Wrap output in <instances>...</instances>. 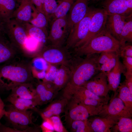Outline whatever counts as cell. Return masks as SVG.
<instances>
[{"mask_svg": "<svg viewBox=\"0 0 132 132\" xmlns=\"http://www.w3.org/2000/svg\"><path fill=\"white\" fill-rule=\"evenodd\" d=\"M19 56L0 65V91L11 90L23 83H34L31 62Z\"/></svg>", "mask_w": 132, "mask_h": 132, "instance_id": "1", "label": "cell"}, {"mask_svg": "<svg viewBox=\"0 0 132 132\" xmlns=\"http://www.w3.org/2000/svg\"><path fill=\"white\" fill-rule=\"evenodd\" d=\"M98 54L84 58L73 55L67 64L70 71V75L64 88L81 86L100 72V65L98 62Z\"/></svg>", "mask_w": 132, "mask_h": 132, "instance_id": "2", "label": "cell"}, {"mask_svg": "<svg viewBox=\"0 0 132 132\" xmlns=\"http://www.w3.org/2000/svg\"><path fill=\"white\" fill-rule=\"evenodd\" d=\"M121 44L105 28L93 37L85 45L72 50L73 55L82 56L99 54L106 51L119 53Z\"/></svg>", "mask_w": 132, "mask_h": 132, "instance_id": "3", "label": "cell"}, {"mask_svg": "<svg viewBox=\"0 0 132 132\" xmlns=\"http://www.w3.org/2000/svg\"><path fill=\"white\" fill-rule=\"evenodd\" d=\"M8 110L4 115L10 127L18 132H38V127L33 122L31 110H21L15 108L11 104L7 105Z\"/></svg>", "mask_w": 132, "mask_h": 132, "instance_id": "4", "label": "cell"}, {"mask_svg": "<svg viewBox=\"0 0 132 132\" xmlns=\"http://www.w3.org/2000/svg\"><path fill=\"white\" fill-rule=\"evenodd\" d=\"M64 98L85 105L103 107L109 102L110 98L99 97L85 88L80 86L64 88Z\"/></svg>", "mask_w": 132, "mask_h": 132, "instance_id": "5", "label": "cell"}, {"mask_svg": "<svg viewBox=\"0 0 132 132\" xmlns=\"http://www.w3.org/2000/svg\"><path fill=\"white\" fill-rule=\"evenodd\" d=\"M1 25L10 40L25 56L26 44L29 36L23 24L12 18Z\"/></svg>", "mask_w": 132, "mask_h": 132, "instance_id": "6", "label": "cell"}, {"mask_svg": "<svg viewBox=\"0 0 132 132\" xmlns=\"http://www.w3.org/2000/svg\"><path fill=\"white\" fill-rule=\"evenodd\" d=\"M103 107L85 105L68 100L65 109L66 120L70 124L74 121L88 119L89 117L98 115Z\"/></svg>", "mask_w": 132, "mask_h": 132, "instance_id": "7", "label": "cell"}, {"mask_svg": "<svg viewBox=\"0 0 132 132\" xmlns=\"http://www.w3.org/2000/svg\"><path fill=\"white\" fill-rule=\"evenodd\" d=\"M65 46L58 47L49 44L44 45L35 57L43 58L50 64L56 65L67 64L72 55Z\"/></svg>", "mask_w": 132, "mask_h": 132, "instance_id": "8", "label": "cell"}, {"mask_svg": "<svg viewBox=\"0 0 132 132\" xmlns=\"http://www.w3.org/2000/svg\"><path fill=\"white\" fill-rule=\"evenodd\" d=\"M94 10L89 8L84 17L75 25L70 31L65 46L68 50L73 49L76 45L87 36L89 22Z\"/></svg>", "mask_w": 132, "mask_h": 132, "instance_id": "9", "label": "cell"}, {"mask_svg": "<svg viewBox=\"0 0 132 132\" xmlns=\"http://www.w3.org/2000/svg\"><path fill=\"white\" fill-rule=\"evenodd\" d=\"M69 32L67 15L55 20L51 23L47 41L52 45L58 47H63Z\"/></svg>", "mask_w": 132, "mask_h": 132, "instance_id": "10", "label": "cell"}, {"mask_svg": "<svg viewBox=\"0 0 132 132\" xmlns=\"http://www.w3.org/2000/svg\"><path fill=\"white\" fill-rule=\"evenodd\" d=\"M107 16V13L102 8L95 9L89 22L87 36L74 49L86 45L93 37L104 29Z\"/></svg>", "mask_w": 132, "mask_h": 132, "instance_id": "11", "label": "cell"}, {"mask_svg": "<svg viewBox=\"0 0 132 132\" xmlns=\"http://www.w3.org/2000/svg\"><path fill=\"white\" fill-rule=\"evenodd\" d=\"M114 93L113 97L105 105L98 116H109L118 121L121 117L132 118V113L125 106L122 101Z\"/></svg>", "mask_w": 132, "mask_h": 132, "instance_id": "12", "label": "cell"}, {"mask_svg": "<svg viewBox=\"0 0 132 132\" xmlns=\"http://www.w3.org/2000/svg\"><path fill=\"white\" fill-rule=\"evenodd\" d=\"M82 86L99 97L109 96L110 91L106 74L100 72L85 83Z\"/></svg>", "mask_w": 132, "mask_h": 132, "instance_id": "13", "label": "cell"}, {"mask_svg": "<svg viewBox=\"0 0 132 132\" xmlns=\"http://www.w3.org/2000/svg\"><path fill=\"white\" fill-rule=\"evenodd\" d=\"M103 9L107 13L117 14L128 16L132 14V0H103Z\"/></svg>", "mask_w": 132, "mask_h": 132, "instance_id": "14", "label": "cell"}, {"mask_svg": "<svg viewBox=\"0 0 132 132\" xmlns=\"http://www.w3.org/2000/svg\"><path fill=\"white\" fill-rule=\"evenodd\" d=\"M90 0H75L67 14L68 26L70 32L74 26L82 19L89 8Z\"/></svg>", "mask_w": 132, "mask_h": 132, "instance_id": "15", "label": "cell"}, {"mask_svg": "<svg viewBox=\"0 0 132 132\" xmlns=\"http://www.w3.org/2000/svg\"><path fill=\"white\" fill-rule=\"evenodd\" d=\"M21 53L9 40L1 27H0V65L19 56Z\"/></svg>", "mask_w": 132, "mask_h": 132, "instance_id": "16", "label": "cell"}, {"mask_svg": "<svg viewBox=\"0 0 132 132\" xmlns=\"http://www.w3.org/2000/svg\"><path fill=\"white\" fill-rule=\"evenodd\" d=\"M128 16L117 14H107L105 28L119 41L122 31Z\"/></svg>", "mask_w": 132, "mask_h": 132, "instance_id": "17", "label": "cell"}, {"mask_svg": "<svg viewBox=\"0 0 132 132\" xmlns=\"http://www.w3.org/2000/svg\"><path fill=\"white\" fill-rule=\"evenodd\" d=\"M19 4L16 8L12 18L22 24L28 23L31 19L34 6L32 0H18Z\"/></svg>", "mask_w": 132, "mask_h": 132, "instance_id": "18", "label": "cell"}, {"mask_svg": "<svg viewBox=\"0 0 132 132\" xmlns=\"http://www.w3.org/2000/svg\"><path fill=\"white\" fill-rule=\"evenodd\" d=\"M119 53L117 55L116 63L114 67L106 74L108 85L110 90L115 93L120 84L121 74L126 71L125 67L120 59Z\"/></svg>", "mask_w": 132, "mask_h": 132, "instance_id": "19", "label": "cell"}, {"mask_svg": "<svg viewBox=\"0 0 132 132\" xmlns=\"http://www.w3.org/2000/svg\"><path fill=\"white\" fill-rule=\"evenodd\" d=\"M34 83H26L20 84L11 90L9 95L11 97L39 101L35 88L34 87Z\"/></svg>", "mask_w": 132, "mask_h": 132, "instance_id": "20", "label": "cell"}, {"mask_svg": "<svg viewBox=\"0 0 132 132\" xmlns=\"http://www.w3.org/2000/svg\"><path fill=\"white\" fill-rule=\"evenodd\" d=\"M88 121L94 132H111L118 120L109 116L95 117Z\"/></svg>", "mask_w": 132, "mask_h": 132, "instance_id": "21", "label": "cell"}, {"mask_svg": "<svg viewBox=\"0 0 132 132\" xmlns=\"http://www.w3.org/2000/svg\"><path fill=\"white\" fill-rule=\"evenodd\" d=\"M68 100L63 98L53 102L40 113L44 120L51 117L58 116L63 111L68 104Z\"/></svg>", "mask_w": 132, "mask_h": 132, "instance_id": "22", "label": "cell"}, {"mask_svg": "<svg viewBox=\"0 0 132 132\" xmlns=\"http://www.w3.org/2000/svg\"><path fill=\"white\" fill-rule=\"evenodd\" d=\"M70 75V71L67 65H61L56 71L53 82L56 92L65 87L69 81Z\"/></svg>", "mask_w": 132, "mask_h": 132, "instance_id": "23", "label": "cell"}, {"mask_svg": "<svg viewBox=\"0 0 132 132\" xmlns=\"http://www.w3.org/2000/svg\"><path fill=\"white\" fill-rule=\"evenodd\" d=\"M16 5L14 0H0V22L1 24L12 18Z\"/></svg>", "mask_w": 132, "mask_h": 132, "instance_id": "24", "label": "cell"}, {"mask_svg": "<svg viewBox=\"0 0 132 132\" xmlns=\"http://www.w3.org/2000/svg\"><path fill=\"white\" fill-rule=\"evenodd\" d=\"M15 108L21 110H33L38 105V101L35 100L29 99L12 97L9 95L6 99Z\"/></svg>", "mask_w": 132, "mask_h": 132, "instance_id": "25", "label": "cell"}, {"mask_svg": "<svg viewBox=\"0 0 132 132\" xmlns=\"http://www.w3.org/2000/svg\"><path fill=\"white\" fill-rule=\"evenodd\" d=\"M35 88L39 99V105L46 104L50 101L56 92L54 90L48 88L43 82L37 83Z\"/></svg>", "mask_w": 132, "mask_h": 132, "instance_id": "26", "label": "cell"}, {"mask_svg": "<svg viewBox=\"0 0 132 132\" xmlns=\"http://www.w3.org/2000/svg\"><path fill=\"white\" fill-rule=\"evenodd\" d=\"M23 24L29 36L35 39L43 46L45 45V44L47 41L48 34L29 22Z\"/></svg>", "mask_w": 132, "mask_h": 132, "instance_id": "27", "label": "cell"}, {"mask_svg": "<svg viewBox=\"0 0 132 132\" xmlns=\"http://www.w3.org/2000/svg\"><path fill=\"white\" fill-rule=\"evenodd\" d=\"M75 0H61L54 14L50 17L49 22L51 23L55 20L64 17L67 14Z\"/></svg>", "mask_w": 132, "mask_h": 132, "instance_id": "28", "label": "cell"}, {"mask_svg": "<svg viewBox=\"0 0 132 132\" xmlns=\"http://www.w3.org/2000/svg\"><path fill=\"white\" fill-rule=\"evenodd\" d=\"M33 10L32 18L29 23L41 29L48 34L47 28L49 22L47 17L44 13L37 10L35 6Z\"/></svg>", "mask_w": 132, "mask_h": 132, "instance_id": "29", "label": "cell"}, {"mask_svg": "<svg viewBox=\"0 0 132 132\" xmlns=\"http://www.w3.org/2000/svg\"><path fill=\"white\" fill-rule=\"evenodd\" d=\"M117 91V97L122 101L126 107L132 113V94L124 82L120 83Z\"/></svg>", "mask_w": 132, "mask_h": 132, "instance_id": "30", "label": "cell"}, {"mask_svg": "<svg viewBox=\"0 0 132 132\" xmlns=\"http://www.w3.org/2000/svg\"><path fill=\"white\" fill-rule=\"evenodd\" d=\"M121 44L132 42V14L128 16L122 31L119 40Z\"/></svg>", "mask_w": 132, "mask_h": 132, "instance_id": "31", "label": "cell"}, {"mask_svg": "<svg viewBox=\"0 0 132 132\" xmlns=\"http://www.w3.org/2000/svg\"><path fill=\"white\" fill-rule=\"evenodd\" d=\"M112 131L114 132H132V118H121L112 128Z\"/></svg>", "mask_w": 132, "mask_h": 132, "instance_id": "32", "label": "cell"}, {"mask_svg": "<svg viewBox=\"0 0 132 132\" xmlns=\"http://www.w3.org/2000/svg\"><path fill=\"white\" fill-rule=\"evenodd\" d=\"M71 131L74 132H94L88 119L72 121L70 124Z\"/></svg>", "mask_w": 132, "mask_h": 132, "instance_id": "33", "label": "cell"}, {"mask_svg": "<svg viewBox=\"0 0 132 132\" xmlns=\"http://www.w3.org/2000/svg\"><path fill=\"white\" fill-rule=\"evenodd\" d=\"M57 6L56 0H44L43 11L48 21L50 17L55 12Z\"/></svg>", "mask_w": 132, "mask_h": 132, "instance_id": "34", "label": "cell"}, {"mask_svg": "<svg viewBox=\"0 0 132 132\" xmlns=\"http://www.w3.org/2000/svg\"><path fill=\"white\" fill-rule=\"evenodd\" d=\"M121 44L119 52L120 57L122 58L125 57H132V45L131 43L126 42Z\"/></svg>", "mask_w": 132, "mask_h": 132, "instance_id": "35", "label": "cell"}, {"mask_svg": "<svg viewBox=\"0 0 132 132\" xmlns=\"http://www.w3.org/2000/svg\"><path fill=\"white\" fill-rule=\"evenodd\" d=\"M118 53H119L112 51H106L101 53L98 56V62L100 65L103 64L116 55Z\"/></svg>", "mask_w": 132, "mask_h": 132, "instance_id": "36", "label": "cell"}, {"mask_svg": "<svg viewBox=\"0 0 132 132\" xmlns=\"http://www.w3.org/2000/svg\"><path fill=\"white\" fill-rule=\"evenodd\" d=\"M117 54L105 63L100 65V72H105L107 74L112 69L116 64Z\"/></svg>", "mask_w": 132, "mask_h": 132, "instance_id": "37", "label": "cell"}, {"mask_svg": "<svg viewBox=\"0 0 132 132\" xmlns=\"http://www.w3.org/2000/svg\"><path fill=\"white\" fill-rule=\"evenodd\" d=\"M48 119H50L52 123L54 130L58 132H66L60 118L58 116H53Z\"/></svg>", "mask_w": 132, "mask_h": 132, "instance_id": "38", "label": "cell"}, {"mask_svg": "<svg viewBox=\"0 0 132 132\" xmlns=\"http://www.w3.org/2000/svg\"><path fill=\"white\" fill-rule=\"evenodd\" d=\"M122 58V64L126 69V72L132 73V57H125Z\"/></svg>", "mask_w": 132, "mask_h": 132, "instance_id": "39", "label": "cell"}, {"mask_svg": "<svg viewBox=\"0 0 132 132\" xmlns=\"http://www.w3.org/2000/svg\"><path fill=\"white\" fill-rule=\"evenodd\" d=\"M123 75L125 78L124 82L132 94V73H127L125 72Z\"/></svg>", "mask_w": 132, "mask_h": 132, "instance_id": "40", "label": "cell"}, {"mask_svg": "<svg viewBox=\"0 0 132 132\" xmlns=\"http://www.w3.org/2000/svg\"><path fill=\"white\" fill-rule=\"evenodd\" d=\"M32 3L38 11L44 13L43 6L44 0H32Z\"/></svg>", "mask_w": 132, "mask_h": 132, "instance_id": "41", "label": "cell"}, {"mask_svg": "<svg viewBox=\"0 0 132 132\" xmlns=\"http://www.w3.org/2000/svg\"><path fill=\"white\" fill-rule=\"evenodd\" d=\"M41 127L44 132H52L54 130V128L51 123L47 120H44Z\"/></svg>", "mask_w": 132, "mask_h": 132, "instance_id": "42", "label": "cell"}, {"mask_svg": "<svg viewBox=\"0 0 132 132\" xmlns=\"http://www.w3.org/2000/svg\"><path fill=\"white\" fill-rule=\"evenodd\" d=\"M5 105L0 96V119L4 115L6 110L4 108Z\"/></svg>", "mask_w": 132, "mask_h": 132, "instance_id": "43", "label": "cell"}, {"mask_svg": "<svg viewBox=\"0 0 132 132\" xmlns=\"http://www.w3.org/2000/svg\"><path fill=\"white\" fill-rule=\"evenodd\" d=\"M61 0H57V2H59Z\"/></svg>", "mask_w": 132, "mask_h": 132, "instance_id": "44", "label": "cell"}, {"mask_svg": "<svg viewBox=\"0 0 132 132\" xmlns=\"http://www.w3.org/2000/svg\"><path fill=\"white\" fill-rule=\"evenodd\" d=\"M1 22H0V27L1 26Z\"/></svg>", "mask_w": 132, "mask_h": 132, "instance_id": "45", "label": "cell"}, {"mask_svg": "<svg viewBox=\"0 0 132 132\" xmlns=\"http://www.w3.org/2000/svg\"><path fill=\"white\" fill-rule=\"evenodd\" d=\"M95 0V1H98V0Z\"/></svg>", "mask_w": 132, "mask_h": 132, "instance_id": "46", "label": "cell"}, {"mask_svg": "<svg viewBox=\"0 0 132 132\" xmlns=\"http://www.w3.org/2000/svg\"><path fill=\"white\" fill-rule=\"evenodd\" d=\"M0 120L1 119H0V125L1 124L0 122Z\"/></svg>", "mask_w": 132, "mask_h": 132, "instance_id": "47", "label": "cell"}, {"mask_svg": "<svg viewBox=\"0 0 132 132\" xmlns=\"http://www.w3.org/2000/svg\"><path fill=\"white\" fill-rule=\"evenodd\" d=\"M15 1H17L18 0H14Z\"/></svg>", "mask_w": 132, "mask_h": 132, "instance_id": "48", "label": "cell"}]
</instances>
